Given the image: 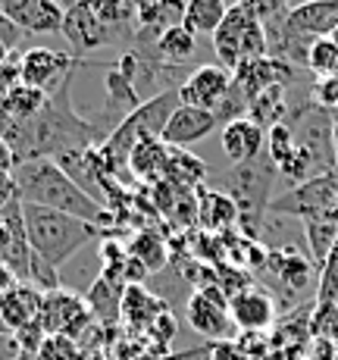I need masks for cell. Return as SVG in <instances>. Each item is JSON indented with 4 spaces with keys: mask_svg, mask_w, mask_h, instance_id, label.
<instances>
[{
    "mask_svg": "<svg viewBox=\"0 0 338 360\" xmlns=\"http://www.w3.org/2000/svg\"><path fill=\"white\" fill-rule=\"evenodd\" d=\"M310 332H313V338H329V342H338V304L313 301Z\"/></svg>",
    "mask_w": 338,
    "mask_h": 360,
    "instance_id": "obj_34",
    "label": "cell"
},
{
    "mask_svg": "<svg viewBox=\"0 0 338 360\" xmlns=\"http://www.w3.org/2000/svg\"><path fill=\"white\" fill-rule=\"evenodd\" d=\"M285 126L292 129L298 148L304 150V157L310 160L316 176L335 169V122H332V110L320 107L316 101L304 103L301 110H288Z\"/></svg>",
    "mask_w": 338,
    "mask_h": 360,
    "instance_id": "obj_7",
    "label": "cell"
},
{
    "mask_svg": "<svg viewBox=\"0 0 338 360\" xmlns=\"http://www.w3.org/2000/svg\"><path fill=\"white\" fill-rule=\"evenodd\" d=\"M185 320L197 335L207 338V345L226 342L232 329V314H229V297L219 292L216 285L195 288L185 304Z\"/></svg>",
    "mask_w": 338,
    "mask_h": 360,
    "instance_id": "obj_13",
    "label": "cell"
},
{
    "mask_svg": "<svg viewBox=\"0 0 338 360\" xmlns=\"http://www.w3.org/2000/svg\"><path fill=\"white\" fill-rule=\"evenodd\" d=\"M122 295H126V285L103 273L94 279V285L88 288L85 301H88V307H91L94 323H98L100 329H113L116 323L122 320Z\"/></svg>",
    "mask_w": 338,
    "mask_h": 360,
    "instance_id": "obj_24",
    "label": "cell"
},
{
    "mask_svg": "<svg viewBox=\"0 0 338 360\" xmlns=\"http://www.w3.org/2000/svg\"><path fill=\"white\" fill-rule=\"evenodd\" d=\"M226 13H229V4L226 0H188L185 4V16L182 25L191 34H216V29L223 25Z\"/></svg>",
    "mask_w": 338,
    "mask_h": 360,
    "instance_id": "obj_26",
    "label": "cell"
},
{
    "mask_svg": "<svg viewBox=\"0 0 338 360\" xmlns=\"http://www.w3.org/2000/svg\"><path fill=\"white\" fill-rule=\"evenodd\" d=\"M53 4H60V6H63V10H69V6H72L75 0H53Z\"/></svg>",
    "mask_w": 338,
    "mask_h": 360,
    "instance_id": "obj_42",
    "label": "cell"
},
{
    "mask_svg": "<svg viewBox=\"0 0 338 360\" xmlns=\"http://www.w3.org/2000/svg\"><path fill=\"white\" fill-rule=\"evenodd\" d=\"M169 169V148L163 144V138H144L135 144L132 157H129V172L141 182H160L167 179Z\"/></svg>",
    "mask_w": 338,
    "mask_h": 360,
    "instance_id": "obj_25",
    "label": "cell"
},
{
    "mask_svg": "<svg viewBox=\"0 0 338 360\" xmlns=\"http://www.w3.org/2000/svg\"><path fill=\"white\" fill-rule=\"evenodd\" d=\"M0 138L10 141L19 163L29 160H60L69 154L103 148L107 135L98 129V122L85 120L72 107V82H66L57 94H51L41 113H34L25 122L0 126Z\"/></svg>",
    "mask_w": 338,
    "mask_h": 360,
    "instance_id": "obj_1",
    "label": "cell"
},
{
    "mask_svg": "<svg viewBox=\"0 0 338 360\" xmlns=\"http://www.w3.org/2000/svg\"><path fill=\"white\" fill-rule=\"evenodd\" d=\"M285 116H288L285 85H273V88H266V91H260L257 98L251 101V107H247V120H254L264 131L285 122Z\"/></svg>",
    "mask_w": 338,
    "mask_h": 360,
    "instance_id": "obj_27",
    "label": "cell"
},
{
    "mask_svg": "<svg viewBox=\"0 0 338 360\" xmlns=\"http://www.w3.org/2000/svg\"><path fill=\"white\" fill-rule=\"evenodd\" d=\"M232 88V72L219 63H207L197 66L195 72L185 79V85L178 88V98H182L185 107H197V110H210L216 113L219 103L226 101Z\"/></svg>",
    "mask_w": 338,
    "mask_h": 360,
    "instance_id": "obj_14",
    "label": "cell"
},
{
    "mask_svg": "<svg viewBox=\"0 0 338 360\" xmlns=\"http://www.w3.org/2000/svg\"><path fill=\"white\" fill-rule=\"evenodd\" d=\"M275 176H279V169H275L270 154L264 150L257 160L232 166V169L219 172V176L213 179V188L235 200L238 226L245 229V238H251V241L260 238L266 217H270V204H273L270 188H273Z\"/></svg>",
    "mask_w": 338,
    "mask_h": 360,
    "instance_id": "obj_4",
    "label": "cell"
},
{
    "mask_svg": "<svg viewBox=\"0 0 338 360\" xmlns=\"http://www.w3.org/2000/svg\"><path fill=\"white\" fill-rule=\"evenodd\" d=\"M270 213L273 217H298L301 223H310V219L338 223V169L313 176L288 188L285 195L273 198Z\"/></svg>",
    "mask_w": 338,
    "mask_h": 360,
    "instance_id": "obj_9",
    "label": "cell"
},
{
    "mask_svg": "<svg viewBox=\"0 0 338 360\" xmlns=\"http://www.w3.org/2000/svg\"><path fill=\"white\" fill-rule=\"evenodd\" d=\"M301 229H304V238H307V248H310V260H313V266L320 269L338 241V223L310 219V223H301Z\"/></svg>",
    "mask_w": 338,
    "mask_h": 360,
    "instance_id": "obj_28",
    "label": "cell"
},
{
    "mask_svg": "<svg viewBox=\"0 0 338 360\" xmlns=\"http://www.w3.org/2000/svg\"><path fill=\"white\" fill-rule=\"evenodd\" d=\"M10 200H16V185H13V176L0 172V213L10 207Z\"/></svg>",
    "mask_w": 338,
    "mask_h": 360,
    "instance_id": "obj_40",
    "label": "cell"
},
{
    "mask_svg": "<svg viewBox=\"0 0 338 360\" xmlns=\"http://www.w3.org/2000/svg\"><path fill=\"white\" fill-rule=\"evenodd\" d=\"M264 273L273 279V297L279 295L282 304H294L307 288H313V260H307L298 248H266ZM275 301V304H279Z\"/></svg>",
    "mask_w": 338,
    "mask_h": 360,
    "instance_id": "obj_11",
    "label": "cell"
},
{
    "mask_svg": "<svg viewBox=\"0 0 338 360\" xmlns=\"http://www.w3.org/2000/svg\"><path fill=\"white\" fill-rule=\"evenodd\" d=\"M82 60H75L66 51H53V47H32L22 53V85L34 88L41 94H57L66 82L75 79V69Z\"/></svg>",
    "mask_w": 338,
    "mask_h": 360,
    "instance_id": "obj_12",
    "label": "cell"
},
{
    "mask_svg": "<svg viewBox=\"0 0 338 360\" xmlns=\"http://www.w3.org/2000/svg\"><path fill=\"white\" fill-rule=\"evenodd\" d=\"M288 25L307 38H332L338 32V0H304L285 13Z\"/></svg>",
    "mask_w": 338,
    "mask_h": 360,
    "instance_id": "obj_19",
    "label": "cell"
},
{
    "mask_svg": "<svg viewBox=\"0 0 338 360\" xmlns=\"http://www.w3.org/2000/svg\"><path fill=\"white\" fill-rule=\"evenodd\" d=\"M85 354V348H82L75 338L69 335H47L44 345L38 348V360H82Z\"/></svg>",
    "mask_w": 338,
    "mask_h": 360,
    "instance_id": "obj_33",
    "label": "cell"
},
{
    "mask_svg": "<svg viewBox=\"0 0 338 360\" xmlns=\"http://www.w3.org/2000/svg\"><path fill=\"white\" fill-rule=\"evenodd\" d=\"M19 360H38L34 354H22V351H19Z\"/></svg>",
    "mask_w": 338,
    "mask_h": 360,
    "instance_id": "obj_43",
    "label": "cell"
},
{
    "mask_svg": "<svg viewBox=\"0 0 338 360\" xmlns=\"http://www.w3.org/2000/svg\"><path fill=\"white\" fill-rule=\"evenodd\" d=\"M85 6L110 25H135L132 0H85Z\"/></svg>",
    "mask_w": 338,
    "mask_h": 360,
    "instance_id": "obj_31",
    "label": "cell"
},
{
    "mask_svg": "<svg viewBox=\"0 0 338 360\" xmlns=\"http://www.w3.org/2000/svg\"><path fill=\"white\" fill-rule=\"evenodd\" d=\"M129 254H132L135 260H141L144 266H148V273H163V269L169 266L167 245H163V238H157V235H150V232H138L135 238L129 241Z\"/></svg>",
    "mask_w": 338,
    "mask_h": 360,
    "instance_id": "obj_29",
    "label": "cell"
},
{
    "mask_svg": "<svg viewBox=\"0 0 338 360\" xmlns=\"http://www.w3.org/2000/svg\"><path fill=\"white\" fill-rule=\"evenodd\" d=\"M304 360H338V345L329 338H313Z\"/></svg>",
    "mask_w": 338,
    "mask_h": 360,
    "instance_id": "obj_38",
    "label": "cell"
},
{
    "mask_svg": "<svg viewBox=\"0 0 338 360\" xmlns=\"http://www.w3.org/2000/svg\"><path fill=\"white\" fill-rule=\"evenodd\" d=\"M178 107H182L178 91H167V94H160V98L144 101L141 107L103 141L100 157H103V163H107V169L113 172V176H126L129 157H132L135 144L144 141V138H160L163 129H167V122H169V116L176 113Z\"/></svg>",
    "mask_w": 338,
    "mask_h": 360,
    "instance_id": "obj_5",
    "label": "cell"
},
{
    "mask_svg": "<svg viewBox=\"0 0 338 360\" xmlns=\"http://www.w3.org/2000/svg\"><path fill=\"white\" fill-rule=\"evenodd\" d=\"M22 223H25V238H29L32 254L47 260L53 269L69 263L91 238H113L110 229L91 226L85 219L66 217L60 210H47L38 204H22Z\"/></svg>",
    "mask_w": 338,
    "mask_h": 360,
    "instance_id": "obj_3",
    "label": "cell"
},
{
    "mask_svg": "<svg viewBox=\"0 0 338 360\" xmlns=\"http://www.w3.org/2000/svg\"><path fill=\"white\" fill-rule=\"evenodd\" d=\"M167 310H169L167 297L154 295L144 285H126V295H122V323L129 326L132 335H144Z\"/></svg>",
    "mask_w": 338,
    "mask_h": 360,
    "instance_id": "obj_20",
    "label": "cell"
},
{
    "mask_svg": "<svg viewBox=\"0 0 338 360\" xmlns=\"http://www.w3.org/2000/svg\"><path fill=\"white\" fill-rule=\"evenodd\" d=\"M213 51H216L219 66H226L229 72H235L238 66L251 63V60H264L266 57L264 19L241 4L229 6L223 25L213 34Z\"/></svg>",
    "mask_w": 338,
    "mask_h": 360,
    "instance_id": "obj_6",
    "label": "cell"
},
{
    "mask_svg": "<svg viewBox=\"0 0 338 360\" xmlns=\"http://www.w3.org/2000/svg\"><path fill=\"white\" fill-rule=\"evenodd\" d=\"M197 223L204 226L210 235H226L238 226V207L235 200L223 191L201 185L197 188Z\"/></svg>",
    "mask_w": 338,
    "mask_h": 360,
    "instance_id": "obj_23",
    "label": "cell"
},
{
    "mask_svg": "<svg viewBox=\"0 0 338 360\" xmlns=\"http://www.w3.org/2000/svg\"><path fill=\"white\" fill-rule=\"evenodd\" d=\"M235 4L247 6L251 13H257L264 22H266V19H273V16H279V13L292 10V0H235Z\"/></svg>",
    "mask_w": 338,
    "mask_h": 360,
    "instance_id": "obj_35",
    "label": "cell"
},
{
    "mask_svg": "<svg viewBox=\"0 0 338 360\" xmlns=\"http://www.w3.org/2000/svg\"><path fill=\"white\" fill-rule=\"evenodd\" d=\"M264 148H266V131L254 120H247V116L223 126V154L232 160V166L257 160L264 154Z\"/></svg>",
    "mask_w": 338,
    "mask_h": 360,
    "instance_id": "obj_21",
    "label": "cell"
},
{
    "mask_svg": "<svg viewBox=\"0 0 338 360\" xmlns=\"http://www.w3.org/2000/svg\"><path fill=\"white\" fill-rule=\"evenodd\" d=\"M0 13L19 25L25 34H53L63 32L66 10L53 0H0Z\"/></svg>",
    "mask_w": 338,
    "mask_h": 360,
    "instance_id": "obj_16",
    "label": "cell"
},
{
    "mask_svg": "<svg viewBox=\"0 0 338 360\" xmlns=\"http://www.w3.org/2000/svg\"><path fill=\"white\" fill-rule=\"evenodd\" d=\"M219 126V120H216V113H210V110H197V107H178L176 113L169 116V122H167V129H163V144L167 148H178V150H185V148H191V144H197V141H204L210 131H216Z\"/></svg>",
    "mask_w": 338,
    "mask_h": 360,
    "instance_id": "obj_17",
    "label": "cell"
},
{
    "mask_svg": "<svg viewBox=\"0 0 338 360\" xmlns=\"http://www.w3.org/2000/svg\"><path fill=\"white\" fill-rule=\"evenodd\" d=\"M207 360H251V357L241 351L238 342H229V338H226V342H213L210 345V351H207Z\"/></svg>",
    "mask_w": 338,
    "mask_h": 360,
    "instance_id": "obj_36",
    "label": "cell"
},
{
    "mask_svg": "<svg viewBox=\"0 0 338 360\" xmlns=\"http://www.w3.org/2000/svg\"><path fill=\"white\" fill-rule=\"evenodd\" d=\"M38 323L47 335H69V338H75V342H82L88 332L98 326L88 301L82 295L69 292V288H57V292L44 295Z\"/></svg>",
    "mask_w": 338,
    "mask_h": 360,
    "instance_id": "obj_10",
    "label": "cell"
},
{
    "mask_svg": "<svg viewBox=\"0 0 338 360\" xmlns=\"http://www.w3.org/2000/svg\"><path fill=\"white\" fill-rule=\"evenodd\" d=\"M13 185H16V198L22 204H38V207H47V210H60L66 217L100 226V229H110L116 219L100 200H94L85 188H79L75 179L53 160L19 163L13 169Z\"/></svg>",
    "mask_w": 338,
    "mask_h": 360,
    "instance_id": "obj_2",
    "label": "cell"
},
{
    "mask_svg": "<svg viewBox=\"0 0 338 360\" xmlns=\"http://www.w3.org/2000/svg\"><path fill=\"white\" fill-rule=\"evenodd\" d=\"M10 53H13V51H10V47H4V44H0V66H4V63H6V57H10Z\"/></svg>",
    "mask_w": 338,
    "mask_h": 360,
    "instance_id": "obj_41",
    "label": "cell"
},
{
    "mask_svg": "<svg viewBox=\"0 0 338 360\" xmlns=\"http://www.w3.org/2000/svg\"><path fill=\"white\" fill-rule=\"evenodd\" d=\"M316 301L338 304V241L332 254L326 257V263L320 266V276H316Z\"/></svg>",
    "mask_w": 338,
    "mask_h": 360,
    "instance_id": "obj_32",
    "label": "cell"
},
{
    "mask_svg": "<svg viewBox=\"0 0 338 360\" xmlns=\"http://www.w3.org/2000/svg\"><path fill=\"white\" fill-rule=\"evenodd\" d=\"M63 34H66V44L72 51V57L82 60L88 53L103 51V47H116V44L132 51L138 25H110L88 10L85 0H75L63 16Z\"/></svg>",
    "mask_w": 338,
    "mask_h": 360,
    "instance_id": "obj_8",
    "label": "cell"
},
{
    "mask_svg": "<svg viewBox=\"0 0 338 360\" xmlns=\"http://www.w3.org/2000/svg\"><path fill=\"white\" fill-rule=\"evenodd\" d=\"M41 304H44V292L32 285V282H16L10 292L0 295V326L19 332L32 323H38Z\"/></svg>",
    "mask_w": 338,
    "mask_h": 360,
    "instance_id": "obj_18",
    "label": "cell"
},
{
    "mask_svg": "<svg viewBox=\"0 0 338 360\" xmlns=\"http://www.w3.org/2000/svg\"><path fill=\"white\" fill-rule=\"evenodd\" d=\"M19 166L16 160V150L10 148V141L6 138H0V172H6V176H13V169Z\"/></svg>",
    "mask_w": 338,
    "mask_h": 360,
    "instance_id": "obj_39",
    "label": "cell"
},
{
    "mask_svg": "<svg viewBox=\"0 0 338 360\" xmlns=\"http://www.w3.org/2000/svg\"><path fill=\"white\" fill-rule=\"evenodd\" d=\"M335 345H338V342H335Z\"/></svg>",
    "mask_w": 338,
    "mask_h": 360,
    "instance_id": "obj_44",
    "label": "cell"
},
{
    "mask_svg": "<svg viewBox=\"0 0 338 360\" xmlns=\"http://www.w3.org/2000/svg\"><path fill=\"white\" fill-rule=\"evenodd\" d=\"M22 41H25V32L19 29V25H13L10 19H6L4 13H0V44L10 47V51H16V47L22 44Z\"/></svg>",
    "mask_w": 338,
    "mask_h": 360,
    "instance_id": "obj_37",
    "label": "cell"
},
{
    "mask_svg": "<svg viewBox=\"0 0 338 360\" xmlns=\"http://www.w3.org/2000/svg\"><path fill=\"white\" fill-rule=\"evenodd\" d=\"M307 69L316 72L320 79H332V75H338V44L332 38H316L313 41Z\"/></svg>",
    "mask_w": 338,
    "mask_h": 360,
    "instance_id": "obj_30",
    "label": "cell"
},
{
    "mask_svg": "<svg viewBox=\"0 0 338 360\" xmlns=\"http://www.w3.org/2000/svg\"><path fill=\"white\" fill-rule=\"evenodd\" d=\"M197 34H191L185 25H172V29L160 32L150 44H135L132 51H141L148 57L160 60V63H169V66H185L197 51Z\"/></svg>",
    "mask_w": 338,
    "mask_h": 360,
    "instance_id": "obj_22",
    "label": "cell"
},
{
    "mask_svg": "<svg viewBox=\"0 0 338 360\" xmlns=\"http://www.w3.org/2000/svg\"><path fill=\"white\" fill-rule=\"evenodd\" d=\"M229 314L232 326L238 332H273L275 320H279V304L266 288L247 285L245 292L229 297Z\"/></svg>",
    "mask_w": 338,
    "mask_h": 360,
    "instance_id": "obj_15",
    "label": "cell"
}]
</instances>
